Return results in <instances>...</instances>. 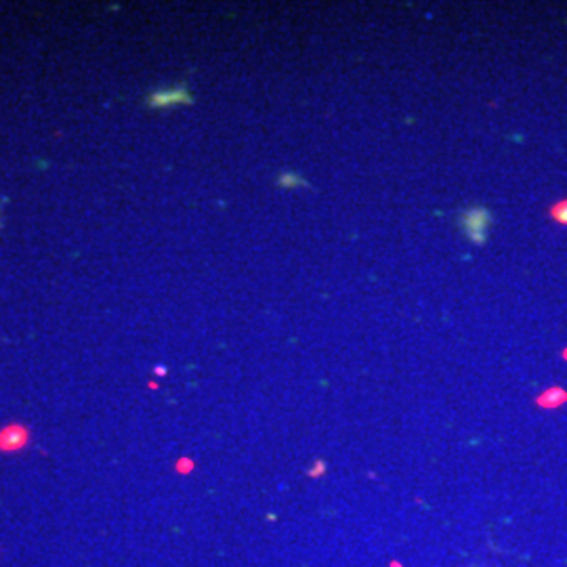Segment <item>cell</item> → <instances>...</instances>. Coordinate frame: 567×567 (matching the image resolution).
<instances>
[{
    "mask_svg": "<svg viewBox=\"0 0 567 567\" xmlns=\"http://www.w3.org/2000/svg\"><path fill=\"white\" fill-rule=\"evenodd\" d=\"M553 217H555L559 224L567 225V203L555 206V208H553Z\"/></svg>",
    "mask_w": 567,
    "mask_h": 567,
    "instance_id": "obj_2",
    "label": "cell"
},
{
    "mask_svg": "<svg viewBox=\"0 0 567 567\" xmlns=\"http://www.w3.org/2000/svg\"><path fill=\"white\" fill-rule=\"evenodd\" d=\"M280 183H282L284 187H295V185H305L303 177H299V175H282V179H280Z\"/></svg>",
    "mask_w": 567,
    "mask_h": 567,
    "instance_id": "obj_3",
    "label": "cell"
},
{
    "mask_svg": "<svg viewBox=\"0 0 567 567\" xmlns=\"http://www.w3.org/2000/svg\"><path fill=\"white\" fill-rule=\"evenodd\" d=\"M492 225V215L484 206L468 208L461 215V229L473 244H484L487 240V231Z\"/></svg>",
    "mask_w": 567,
    "mask_h": 567,
    "instance_id": "obj_1",
    "label": "cell"
}]
</instances>
